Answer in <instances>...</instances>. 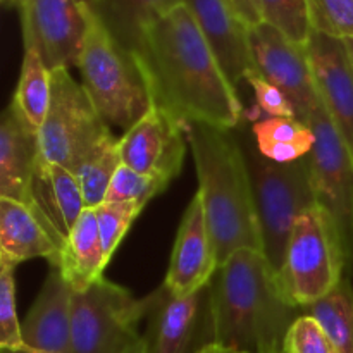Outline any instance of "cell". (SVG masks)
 Segmentation results:
<instances>
[{
  "instance_id": "27",
  "label": "cell",
  "mask_w": 353,
  "mask_h": 353,
  "mask_svg": "<svg viewBox=\"0 0 353 353\" xmlns=\"http://www.w3.org/2000/svg\"><path fill=\"white\" fill-rule=\"evenodd\" d=\"M259 3L262 23L274 26L295 43H307L312 33L307 0H259Z\"/></svg>"
},
{
  "instance_id": "12",
  "label": "cell",
  "mask_w": 353,
  "mask_h": 353,
  "mask_svg": "<svg viewBox=\"0 0 353 353\" xmlns=\"http://www.w3.org/2000/svg\"><path fill=\"white\" fill-rule=\"evenodd\" d=\"M186 143L185 126L168 112L152 105L119 138L121 159L128 168L169 186L181 172Z\"/></svg>"
},
{
  "instance_id": "24",
  "label": "cell",
  "mask_w": 353,
  "mask_h": 353,
  "mask_svg": "<svg viewBox=\"0 0 353 353\" xmlns=\"http://www.w3.org/2000/svg\"><path fill=\"white\" fill-rule=\"evenodd\" d=\"M52 79L50 69L43 62V59L31 48H24L23 64H21L19 83L12 102L23 114L24 119L33 128L40 130L47 117L48 105H50Z\"/></svg>"
},
{
  "instance_id": "4",
  "label": "cell",
  "mask_w": 353,
  "mask_h": 353,
  "mask_svg": "<svg viewBox=\"0 0 353 353\" xmlns=\"http://www.w3.org/2000/svg\"><path fill=\"white\" fill-rule=\"evenodd\" d=\"M86 31L78 57L81 85L109 126L130 130L152 107L150 92L131 50L114 38L90 0H83Z\"/></svg>"
},
{
  "instance_id": "7",
  "label": "cell",
  "mask_w": 353,
  "mask_h": 353,
  "mask_svg": "<svg viewBox=\"0 0 353 353\" xmlns=\"http://www.w3.org/2000/svg\"><path fill=\"white\" fill-rule=\"evenodd\" d=\"M152 295L131 292L102 278L71 296V353H145L138 326L148 316Z\"/></svg>"
},
{
  "instance_id": "38",
  "label": "cell",
  "mask_w": 353,
  "mask_h": 353,
  "mask_svg": "<svg viewBox=\"0 0 353 353\" xmlns=\"http://www.w3.org/2000/svg\"><path fill=\"white\" fill-rule=\"evenodd\" d=\"M90 2H92V3H95V2H99V0H90Z\"/></svg>"
},
{
  "instance_id": "17",
  "label": "cell",
  "mask_w": 353,
  "mask_h": 353,
  "mask_svg": "<svg viewBox=\"0 0 353 353\" xmlns=\"http://www.w3.org/2000/svg\"><path fill=\"white\" fill-rule=\"evenodd\" d=\"M38 161V130L24 119L10 100L0 119V196L34 210L33 179Z\"/></svg>"
},
{
  "instance_id": "18",
  "label": "cell",
  "mask_w": 353,
  "mask_h": 353,
  "mask_svg": "<svg viewBox=\"0 0 353 353\" xmlns=\"http://www.w3.org/2000/svg\"><path fill=\"white\" fill-rule=\"evenodd\" d=\"M72 292L57 268L47 279L23 323L28 353H71Z\"/></svg>"
},
{
  "instance_id": "2",
  "label": "cell",
  "mask_w": 353,
  "mask_h": 353,
  "mask_svg": "<svg viewBox=\"0 0 353 353\" xmlns=\"http://www.w3.org/2000/svg\"><path fill=\"white\" fill-rule=\"evenodd\" d=\"M296 310L262 252H234L209 283L212 341L243 353H283Z\"/></svg>"
},
{
  "instance_id": "6",
  "label": "cell",
  "mask_w": 353,
  "mask_h": 353,
  "mask_svg": "<svg viewBox=\"0 0 353 353\" xmlns=\"http://www.w3.org/2000/svg\"><path fill=\"white\" fill-rule=\"evenodd\" d=\"M347 250L338 224L321 205L296 219L283 259L281 283L299 309L324 299L345 279Z\"/></svg>"
},
{
  "instance_id": "21",
  "label": "cell",
  "mask_w": 353,
  "mask_h": 353,
  "mask_svg": "<svg viewBox=\"0 0 353 353\" xmlns=\"http://www.w3.org/2000/svg\"><path fill=\"white\" fill-rule=\"evenodd\" d=\"M107 264L95 210L85 209L65 238L57 262L52 268H57L71 292L78 293L100 281Z\"/></svg>"
},
{
  "instance_id": "29",
  "label": "cell",
  "mask_w": 353,
  "mask_h": 353,
  "mask_svg": "<svg viewBox=\"0 0 353 353\" xmlns=\"http://www.w3.org/2000/svg\"><path fill=\"white\" fill-rule=\"evenodd\" d=\"M10 265L0 269V348L9 353H28L23 324L16 309V279Z\"/></svg>"
},
{
  "instance_id": "31",
  "label": "cell",
  "mask_w": 353,
  "mask_h": 353,
  "mask_svg": "<svg viewBox=\"0 0 353 353\" xmlns=\"http://www.w3.org/2000/svg\"><path fill=\"white\" fill-rule=\"evenodd\" d=\"M165 188H168L165 183L121 164L110 183L105 202H130L145 207Z\"/></svg>"
},
{
  "instance_id": "22",
  "label": "cell",
  "mask_w": 353,
  "mask_h": 353,
  "mask_svg": "<svg viewBox=\"0 0 353 353\" xmlns=\"http://www.w3.org/2000/svg\"><path fill=\"white\" fill-rule=\"evenodd\" d=\"M183 3L185 0H99L92 6L114 38L133 52L148 28Z\"/></svg>"
},
{
  "instance_id": "30",
  "label": "cell",
  "mask_w": 353,
  "mask_h": 353,
  "mask_svg": "<svg viewBox=\"0 0 353 353\" xmlns=\"http://www.w3.org/2000/svg\"><path fill=\"white\" fill-rule=\"evenodd\" d=\"M93 210H95L105 259L107 262H110L117 247L126 236L128 230L134 223V219L140 216L143 207L130 202H103L102 205Z\"/></svg>"
},
{
  "instance_id": "23",
  "label": "cell",
  "mask_w": 353,
  "mask_h": 353,
  "mask_svg": "<svg viewBox=\"0 0 353 353\" xmlns=\"http://www.w3.org/2000/svg\"><path fill=\"white\" fill-rule=\"evenodd\" d=\"M250 133L257 150L279 164L305 159L316 143L312 128L296 117H259Z\"/></svg>"
},
{
  "instance_id": "8",
  "label": "cell",
  "mask_w": 353,
  "mask_h": 353,
  "mask_svg": "<svg viewBox=\"0 0 353 353\" xmlns=\"http://www.w3.org/2000/svg\"><path fill=\"white\" fill-rule=\"evenodd\" d=\"M50 79V105L38 130L40 161L74 172L114 133L68 68L52 69Z\"/></svg>"
},
{
  "instance_id": "9",
  "label": "cell",
  "mask_w": 353,
  "mask_h": 353,
  "mask_svg": "<svg viewBox=\"0 0 353 353\" xmlns=\"http://www.w3.org/2000/svg\"><path fill=\"white\" fill-rule=\"evenodd\" d=\"M316 143L307 155L317 205L326 209L338 224L348 265L353 264V157L327 117L323 103L309 119Z\"/></svg>"
},
{
  "instance_id": "28",
  "label": "cell",
  "mask_w": 353,
  "mask_h": 353,
  "mask_svg": "<svg viewBox=\"0 0 353 353\" xmlns=\"http://www.w3.org/2000/svg\"><path fill=\"white\" fill-rule=\"evenodd\" d=\"M310 30L338 40L353 38V0H307Z\"/></svg>"
},
{
  "instance_id": "19",
  "label": "cell",
  "mask_w": 353,
  "mask_h": 353,
  "mask_svg": "<svg viewBox=\"0 0 353 353\" xmlns=\"http://www.w3.org/2000/svg\"><path fill=\"white\" fill-rule=\"evenodd\" d=\"M64 241L24 203L0 196V265L16 268L31 259L57 262Z\"/></svg>"
},
{
  "instance_id": "1",
  "label": "cell",
  "mask_w": 353,
  "mask_h": 353,
  "mask_svg": "<svg viewBox=\"0 0 353 353\" xmlns=\"http://www.w3.org/2000/svg\"><path fill=\"white\" fill-rule=\"evenodd\" d=\"M152 105L183 126L207 124L236 130L243 105L221 69L188 7H176L148 28L133 50Z\"/></svg>"
},
{
  "instance_id": "3",
  "label": "cell",
  "mask_w": 353,
  "mask_h": 353,
  "mask_svg": "<svg viewBox=\"0 0 353 353\" xmlns=\"http://www.w3.org/2000/svg\"><path fill=\"white\" fill-rule=\"evenodd\" d=\"M185 131L217 264L245 248L262 252L250 172L236 130L186 124Z\"/></svg>"
},
{
  "instance_id": "37",
  "label": "cell",
  "mask_w": 353,
  "mask_h": 353,
  "mask_svg": "<svg viewBox=\"0 0 353 353\" xmlns=\"http://www.w3.org/2000/svg\"><path fill=\"white\" fill-rule=\"evenodd\" d=\"M345 45H347L348 48V54H350V59H352V64H353V38L352 40H343Z\"/></svg>"
},
{
  "instance_id": "20",
  "label": "cell",
  "mask_w": 353,
  "mask_h": 353,
  "mask_svg": "<svg viewBox=\"0 0 353 353\" xmlns=\"http://www.w3.org/2000/svg\"><path fill=\"white\" fill-rule=\"evenodd\" d=\"M33 203L38 216L65 241L85 212V196L74 172L38 161L33 179Z\"/></svg>"
},
{
  "instance_id": "14",
  "label": "cell",
  "mask_w": 353,
  "mask_h": 353,
  "mask_svg": "<svg viewBox=\"0 0 353 353\" xmlns=\"http://www.w3.org/2000/svg\"><path fill=\"white\" fill-rule=\"evenodd\" d=\"M221 69L238 90L255 71L250 47V26L231 0H185Z\"/></svg>"
},
{
  "instance_id": "13",
  "label": "cell",
  "mask_w": 353,
  "mask_h": 353,
  "mask_svg": "<svg viewBox=\"0 0 353 353\" xmlns=\"http://www.w3.org/2000/svg\"><path fill=\"white\" fill-rule=\"evenodd\" d=\"M305 50L321 103L353 157V64L347 45L312 31Z\"/></svg>"
},
{
  "instance_id": "11",
  "label": "cell",
  "mask_w": 353,
  "mask_h": 353,
  "mask_svg": "<svg viewBox=\"0 0 353 353\" xmlns=\"http://www.w3.org/2000/svg\"><path fill=\"white\" fill-rule=\"evenodd\" d=\"M250 47L255 71L281 88L296 109V117L309 123L321 107L305 45L295 43L268 23L250 28Z\"/></svg>"
},
{
  "instance_id": "35",
  "label": "cell",
  "mask_w": 353,
  "mask_h": 353,
  "mask_svg": "<svg viewBox=\"0 0 353 353\" xmlns=\"http://www.w3.org/2000/svg\"><path fill=\"white\" fill-rule=\"evenodd\" d=\"M195 353H243L236 348L226 347L223 343H217V341H210V343H205L203 347H200Z\"/></svg>"
},
{
  "instance_id": "36",
  "label": "cell",
  "mask_w": 353,
  "mask_h": 353,
  "mask_svg": "<svg viewBox=\"0 0 353 353\" xmlns=\"http://www.w3.org/2000/svg\"><path fill=\"white\" fill-rule=\"evenodd\" d=\"M0 2H2V6L7 7V9H12V7H17L19 0H0Z\"/></svg>"
},
{
  "instance_id": "34",
  "label": "cell",
  "mask_w": 353,
  "mask_h": 353,
  "mask_svg": "<svg viewBox=\"0 0 353 353\" xmlns=\"http://www.w3.org/2000/svg\"><path fill=\"white\" fill-rule=\"evenodd\" d=\"M233 6L236 7V10L240 12V16L243 17L245 23L248 26H255V24L262 23L261 16V3L259 0H231Z\"/></svg>"
},
{
  "instance_id": "32",
  "label": "cell",
  "mask_w": 353,
  "mask_h": 353,
  "mask_svg": "<svg viewBox=\"0 0 353 353\" xmlns=\"http://www.w3.org/2000/svg\"><path fill=\"white\" fill-rule=\"evenodd\" d=\"M283 353H336L321 324L309 314H300L283 343Z\"/></svg>"
},
{
  "instance_id": "15",
  "label": "cell",
  "mask_w": 353,
  "mask_h": 353,
  "mask_svg": "<svg viewBox=\"0 0 353 353\" xmlns=\"http://www.w3.org/2000/svg\"><path fill=\"white\" fill-rule=\"evenodd\" d=\"M217 268L219 264L207 228L202 196L196 192L183 214L164 288L174 296L192 295L209 286Z\"/></svg>"
},
{
  "instance_id": "26",
  "label": "cell",
  "mask_w": 353,
  "mask_h": 353,
  "mask_svg": "<svg viewBox=\"0 0 353 353\" xmlns=\"http://www.w3.org/2000/svg\"><path fill=\"white\" fill-rule=\"evenodd\" d=\"M121 164L123 159H121L119 138L116 137L107 140L102 147L97 148L88 159L79 164L74 176L81 186L86 209H97L105 202L109 186Z\"/></svg>"
},
{
  "instance_id": "25",
  "label": "cell",
  "mask_w": 353,
  "mask_h": 353,
  "mask_svg": "<svg viewBox=\"0 0 353 353\" xmlns=\"http://www.w3.org/2000/svg\"><path fill=\"white\" fill-rule=\"evenodd\" d=\"M303 310L321 324L336 353H353V288L347 278Z\"/></svg>"
},
{
  "instance_id": "5",
  "label": "cell",
  "mask_w": 353,
  "mask_h": 353,
  "mask_svg": "<svg viewBox=\"0 0 353 353\" xmlns=\"http://www.w3.org/2000/svg\"><path fill=\"white\" fill-rule=\"evenodd\" d=\"M238 140L250 172L252 192L262 236V254L276 271H281L286 245L296 219L317 203L310 181L309 161L279 164L265 159L240 126Z\"/></svg>"
},
{
  "instance_id": "16",
  "label": "cell",
  "mask_w": 353,
  "mask_h": 353,
  "mask_svg": "<svg viewBox=\"0 0 353 353\" xmlns=\"http://www.w3.org/2000/svg\"><path fill=\"white\" fill-rule=\"evenodd\" d=\"M145 353H188L202 321L209 317V286L186 296H174L162 286L152 293Z\"/></svg>"
},
{
  "instance_id": "33",
  "label": "cell",
  "mask_w": 353,
  "mask_h": 353,
  "mask_svg": "<svg viewBox=\"0 0 353 353\" xmlns=\"http://www.w3.org/2000/svg\"><path fill=\"white\" fill-rule=\"evenodd\" d=\"M247 83L254 90L255 97V114H250V119L259 117H296V109L286 93L271 81L262 78L257 71L252 72L247 78ZM299 119V117H296Z\"/></svg>"
},
{
  "instance_id": "10",
  "label": "cell",
  "mask_w": 353,
  "mask_h": 353,
  "mask_svg": "<svg viewBox=\"0 0 353 353\" xmlns=\"http://www.w3.org/2000/svg\"><path fill=\"white\" fill-rule=\"evenodd\" d=\"M24 48L37 52L47 68H76L86 17L83 0H19Z\"/></svg>"
}]
</instances>
